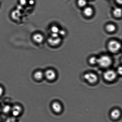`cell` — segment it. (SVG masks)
I'll list each match as a JSON object with an SVG mask.
<instances>
[{"instance_id": "15", "label": "cell", "mask_w": 122, "mask_h": 122, "mask_svg": "<svg viewBox=\"0 0 122 122\" xmlns=\"http://www.w3.org/2000/svg\"><path fill=\"white\" fill-rule=\"evenodd\" d=\"M106 29L108 32H114L116 30L115 26L113 24L107 25L106 27Z\"/></svg>"}, {"instance_id": "18", "label": "cell", "mask_w": 122, "mask_h": 122, "mask_svg": "<svg viewBox=\"0 0 122 122\" xmlns=\"http://www.w3.org/2000/svg\"><path fill=\"white\" fill-rule=\"evenodd\" d=\"M51 30L53 33H58L59 31V28L56 26H53L51 28Z\"/></svg>"}, {"instance_id": "27", "label": "cell", "mask_w": 122, "mask_h": 122, "mask_svg": "<svg viewBox=\"0 0 122 122\" xmlns=\"http://www.w3.org/2000/svg\"></svg>"}, {"instance_id": "19", "label": "cell", "mask_w": 122, "mask_h": 122, "mask_svg": "<svg viewBox=\"0 0 122 122\" xmlns=\"http://www.w3.org/2000/svg\"><path fill=\"white\" fill-rule=\"evenodd\" d=\"M6 122H17V121L15 117H10L7 119Z\"/></svg>"}, {"instance_id": "20", "label": "cell", "mask_w": 122, "mask_h": 122, "mask_svg": "<svg viewBox=\"0 0 122 122\" xmlns=\"http://www.w3.org/2000/svg\"><path fill=\"white\" fill-rule=\"evenodd\" d=\"M58 33H60V34L61 35L63 36L65 35L66 33L65 31L63 30H61L60 31L59 30Z\"/></svg>"}, {"instance_id": "14", "label": "cell", "mask_w": 122, "mask_h": 122, "mask_svg": "<svg viewBox=\"0 0 122 122\" xmlns=\"http://www.w3.org/2000/svg\"><path fill=\"white\" fill-rule=\"evenodd\" d=\"M11 107L9 105H5L2 108V111L4 113H8L11 111Z\"/></svg>"}, {"instance_id": "3", "label": "cell", "mask_w": 122, "mask_h": 122, "mask_svg": "<svg viewBox=\"0 0 122 122\" xmlns=\"http://www.w3.org/2000/svg\"><path fill=\"white\" fill-rule=\"evenodd\" d=\"M117 74L114 71L109 70L105 72L104 74V78L106 81L112 82L117 77Z\"/></svg>"}, {"instance_id": "23", "label": "cell", "mask_w": 122, "mask_h": 122, "mask_svg": "<svg viewBox=\"0 0 122 122\" xmlns=\"http://www.w3.org/2000/svg\"><path fill=\"white\" fill-rule=\"evenodd\" d=\"M118 72L121 75L122 74V67H119L118 69Z\"/></svg>"}, {"instance_id": "1", "label": "cell", "mask_w": 122, "mask_h": 122, "mask_svg": "<svg viewBox=\"0 0 122 122\" xmlns=\"http://www.w3.org/2000/svg\"><path fill=\"white\" fill-rule=\"evenodd\" d=\"M112 63V60L109 57L103 56L98 58L97 63L103 68H107L110 66Z\"/></svg>"}, {"instance_id": "6", "label": "cell", "mask_w": 122, "mask_h": 122, "mask_svg": "<svg viewBox=\"0 0 122 122\" xmlns=\"http://www.w3.org/2000/svg\"><path fill=\"white\" fill-rule=\"evenodd\" d=\"M22 108L19 105H15L11 107V112L14 117H17L21 114L22 112Z\"/></svg>"}, {"instance_id": "12", "label": "cell", "mask_w": 122, "mask_h": 122, "mask_svg": "<svg viewBox=\"0 0 122 122\" xmlns=\"http://www.w3.org/2000/svg\"><path fill=\"white\" fill-rule=\"evenodd\" d=\"M84 13L86 16H92L93 13V10L90 7H87L84 10Z\"/></svg>"}, {"instance_id": "13", "label": "cell", "mask_w": 122, "mask_h": 122, "mask_svg": "<svg viewBox=\"0 0 122 122\" xmlns=\"http://www.w3.org/2000/svg\"><path fill=\"white\" fill-rule=\"evenodd\" d=\"M113 14L116 17H119L122 16V10L119 8H116L114 9Z\"/></svg>"}, {"instance_id": "11", "label": "cell", "mask_w": 122, "mask_h": 122, "mask_svg": "<svg viewBox=\"0 0 122 122\" xmlns=\"http://www.w3.org/2000/svg\"><path fill=\"white\" fill-rule=\"evenodd\" d=\"M33 38L35 41L39 43L41 42L43 39V36L39 34H35L33 36Z\"/></svg>"}, {"instance_id": "9", "label": "cell", "mask_w": 122, "mask_h": 122, "mask_svg": "<svg viewBox=\"0 0 122 122\" xmlns=\"http://www.w3.org/2000/svg\"><path fill=\"white\" fill-rule=\"evenodd\" d=\"M44 76V73L41 71L36 72L34 74V78L37 80H42Z\"/></svg>"}, {"instance_id": "24", "label": "cell", "mask_w": 122, "mask_h": 122, "mask_svg": "<svg viewBox=\"0 0 122 122\" xmlns=\"http://www.w3.org/2000/svg\"><path fill=\"white\" fill-rule=\"evenodd\" d=\"M117 2L119 4H122V0H116Z\"/></svg>"}, {"instance_id": "5", "label": "cell", "mask_w": 122, "mask_h": 122, "mask_svg": "<svg viewBox=\"0 0 122 122\" xmlns=\"http://www.w3.org/2000/svg\"><path fill=\"white\" fill-rule=\"evenodd\" d=\"M44 76L47 80L50 81L54 80L56 77V74L54 70L52 69H48L44 73Z\"/></svg>"}, {"instance_id": "2", "label": "cell", "mask_w": 122, "mask_h": 122, "mask_svg": "<svg viewBox=\"0 0 122 122\" xmlns=\"http://www.w3.org/2000/svg\"><path fill=\"white\" fill-rule=\"evenodd\" d=\"M121 45L118 42L113 40L110 42L108 45L109 49L113 53L117 52L120 49Z\"/></svg>"}, {"instance_id": "22", "label": "cell", "mask_w": 122, "mask_h": 122, "mask_svg": "<svg viewBox=\"0 0 122 122\" xmlns=\"http://www.w3.org/2000/svg\"><path fill=\"white\" fill-rule=\"evenodd\" d=\"M3 89L2 87L0 86V96H1L3 94Z\"/></svg>"}, {"instance_id": "7", "label": "cell", "mask_w": 122, "mask_h": 122, "mask_svg": "<svg viewBox=\"0 0 122 122\" xmlns=\"http://www.w3.org/2000/svg\"><path fill=\"white\" fill-rule=\"evenodd\" d=\"M52 110L56 113H59L62 111V107L61 106L58 102H54L53 103L52 105Z\"/></svg>"}, {"instance_id": "8", "label": "cell", "mask_w": 122, "mask_h": 122, "mask_svg": "<svg viewBox=\"0 0 122 122\" xmlns=\"http://www.w3.org/2000/svg\"><path fill=\"white\" fill-rule=\"evenodd\" d=\"M61 42V38L59 37L56 38L52 37L49 39V42L53 46H56L59 44Z\"/></svg>"}, {"instance_id": "25", "label": "cell", "mask_w": 122, "mask_h": 122, "mask_svg": "<svg viewBox=\"0 0 122 122\" xmlns=\"http://www.w3.org/2000/svg\"><path fill=\"white\" fill-rule=\"evenodd\" d=\"M29 2L31 4H32L34 3V1L33 0H30Z\"/></svg>"}, {"instance_id": "10", "label": "cell", "mask_w": 122, "mask_h": 122, "mask_svg": "<svg viewBox=\"0 0 122 122\" xmlns=\"http://www.w3.org/2000/svg\"><path fill=\"white\" fill-rule=\"evenodd\" d=\"M120 115V112L118 109H115L112 111L111 113V116L113 119H117Z\"/></svg>"}, {"instance_id": "21", "label": "cell", "mask_w": 122, "mask_h": 122, "mask_svg": "<svg viewBox=\"0 0 122 122\" xmlns=\"http://www.w3.org/2000/svg\"><path fill=\"white\" fill-rule=\"evenodd\" d=\"M20 2L21 5H25L27 2V0H20Z\"/></svg>"}, {"instance_id": "17", "label": "cell", "mask_w": 122, "mask_h": 122, "mask_svg": "<svg viewBox=\"0 0 122 122\" xmlns=\"http://www.w3.org/2000/svg\"><path fill=\"white\" fill-rule=\"evenodd\" d=\"M86 0H78V4L80 7H83L85 6L86 4Z\"/></svg>"}, {"instance_id": "4", "label": "cell", "mask_w": 122, "mask_h": 122, "mask_svg": "<svg viewBox=\"0 0 122 122\" xmlns=\"http://www.w3.org/2000/svg\"><path fill=\"white\" fill-rule=\"evenodd\" d=\"M85 80L89 83L94 84L97 81L98 77L95 74L92 73H88L84 75Z\"/></svg>"}, {"instance_id": "26", "label": "cell", "mask_w": 122, "mask_h": 122, "mask_svg": "<svg viewBox=\"0 0 122 122\" xmlns=\"http://www.w3.org/2000/svg\"><path fill=\"white\" fill-rule=\"evenodd\" d=\"M1 110V107H0V111Z\"/></svg>"}, {"instance_id": "16", "label": "cell", "mask_w": 122, "mask_h": 122, "mask_svg": "<svg viewBox=\"0 0 122 122\" xmlns=\"http://www.w3.org/2000/svg\"><path fill=\"white\" fill-rule=\"evenodd\" d=\"M98 58L95 57H92L90 58L89 62L90 63L92 64H94L97 63Z\"/></svg>"}]
</instances>
